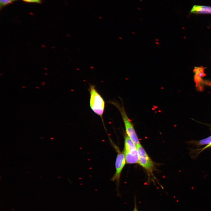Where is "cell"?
Wrapping results in <instances>:
<instances>
[{
	"label": "cell",
	"mask_w": 211,
	"mask_h": 211,
	"mask_svg": "<svg viewBox=\"0 0 211 211\" xmlns=\"http://www.w3.org/2000/svg\"><path fill=\"white\" fill-rule=\"evenodd\" d=\"M17 0H0V8L10 4Z\"/></svg>",
	"instance_id": "ba28073f"
},
{
	"label": "cell",
	"mask_w": 211,
	"mask_h": 211,
	"mask_svg": "<svg viewBox=\"0 0 211 211\" xmlns=\"http://www.w3.org/2000/svg\"><path fill=\"white\" fill-rule=\"evenodd\" d=\"M3 75V74H0V75H1V76H2V75Z\"/></svg>",
	"instance_id": "ac0fdd59"
},
{
	"label": "cell",
	"mask_w": 211,
	"mask_h": 211,
	"mask_svg": "<svg viewBox=\"0 0 211 211\" xmlns=\"http://www.w3.org/2000/svg\"><path fill=\"white\" fill-rule=\"evenodd\" d=\"M135 207H134V209L133 211H138V210L137 209V205H136V201H135Z\"/></svg>",
	"instance_id": "30bf717a"
},
{
	"label": "cell",
	"mask_w": 211,
	"mask_h": 211,
	"mask_svg": "<svg viewBox=\"0 0 211 211\" xmlns=\"http://www.w3.org/2000/svg\"><path fill=\"white\" fill-rule=\"evenodd\" d=\"M190 13L195 14H211V7L206 6L194 5L190 11Z\"/></svg>",
	"instance_id": "8992f818"
},
{
	"label": "cell",
	"mask_w": 211,
	"mask_h": 211,
	"mask_svg": "<svg viewBox=\"0 0 211 211\" xmlns=\"http://www.w3.org/2000/svg\"><path fill=\"white\" fill-rule=\"evenodd\" d=\"M123 152L126 163L133 164L138 163L139 155L137 146L126 133L124 136Z\"/></svg>",
	"instance_id": "3957f363"
},
{
	"label": "cell",
	"mask_w": 211,
	"mask_h": 211,
	"mask_svg": "<svg viewBox=\"0 0 211 211\" xmlns=\"http://www.w3.org/2000/svg\"><path fill=\"white\" fill-rule=\"evenodd\" d=\"M22 87L23 88H26V87H25V86H22Z\"/></svg>",
	"instance_id": "5bb4252c"
},
{
	"label": "cell",
	"mask_w": 211,
	"mask_h": 211,
	"mask_svg": "<svg viewBox=\"0 0 211 211\" xmlns=\"http://www.w3.org/2000/svg\"><path fill=\"white\" fill-rule=\"evenodd\" d=\"M24 2L28 3H34L41 4L42 2L41 0H21Z\"/></svg>",
	"instance_id": "9c48e42d"
},
{
	"label": "cell",
	"mask_w": 211,
	"mask_h": 211,
	"mask_svg": "<svg viewBox=\"0 0 211 211\" xmlns=\"http://www.w3.org/2000/svg\"><path fill=\"white\" fill-rule=\"evenodd\" d=\"M90 105L92 110L102 118L105 106V102L94 85L90 86Z\"/></svg>",
	"instance_id": "7a4b0ae2"
},
{
	"label": "cell",
	"mask_w": 211,
	"mask_h": 211,
	"mask_svg": "<svg viewBox=\"0 0 211 211\" xmlns=\"http://www.w3.org/2000/svg\"><path fill=\"white\" fill-rule=\"evenodd\" d=\"M36 88H37V89H38L40 88L39 87H38V86H36Z\"/></svg>",
	"instance_id": "9a60e30c"
},
{
	"label": "cell",
	"mask_w": 211,
	"mask_h": 211,
	"mask_svg": "<svg viewBox=\"0 0 211 211\" xmlns=\"http://www.w3.org/2000/svg\"><path fill=\"white\" fill-rule=\"evenodd\" d=\"M211 147V144L210 146V147Z\"/></svg>",
	"instance_id": "ffe728a7"
},
{
	"label": "cell",
	"mask_w": 211,
	"mask_h": 211,
	"mask_svg": "<svg viewBox=\"0 0 211 211\" xmlns=\"http://www.w3.org/2000/svg\"><path fill=\"white\" fill-rule=\"evenodd\" d=\"M110 141L112 145L117 152V155L115 162V171L111 178L113 181H115L117 186H118L122 171L126 163L123 152H121L118 147L111 140Z\"/></svg>",
	"instance_id": "277c9868"
},
{
	"label": "cell",
	"mask_w": 211,
	"mask_h": 211,
	"mask_svg": "<svg viewBox=\"0 0 211 211\" xmlns=\"http://www.w3.org/2000/svg\"><path fill=\"white\" fill-rule=\"evenodd\" d=\"M42 83H43V84H45V82H43Z\"/></svg>",
	"instance_id": "d6986e66"
},
{
	"label": "cell",
	"mask_w": 211,
	"mask_h": 211,
	"mask_svg": "<svg viewBox=\"0 0 211 211\" xmlns=\"http://www.w3.org/2000/svg\"><path fill=\"white\" fill-rule=\"evenodd\" d=\"M136 146L139 155L138 163L148 173H152L154 168L153 162L140 144Z\"/></svg>",
	"instance_id": "5b68a950"
},
{
	"label": "cell",
	"mask_w": 211,
	"mask_h": 211,
	"mask_svg": "<svg viewBox=\"0 0 211 211\" xmlns=\"http://www.w3.org/2000/svg\"><path fill=\"white\" fill-rule=\"evenodd\" d=\"M42 85H45V84H43V83H42Z\"/></svg>",
	"instance_id": "2e32d148"
},
{
	"label": "cell",
	"mask_w": 211,
	"mask_h": 211,
	"mask_svg": "<svg viewBox=\"0 0 211 211\" xmlns=\"http://www.w3.org/2000/svg\"><path fill=\"white\" fill-rule=\"evenodd\" d=\"M45 75H48V74L47 73H45Z\"/></svg>",
	"instance_id": "4fadbf2b"
},
{
	"label": "cell",
	"mask_w": 211,
	"mask_h": 211,
	"mask_svg": "<svg viewBox=\"0 0 211 211\" xmlns=\"http://www.w3.org/2000/svg\"><path fill=\"white\" fill-rule=\"evenodd\" d=\"M52 48H53V49H54V48H55V47H52Z\"/></svg>",
	"instance_id": "e0dca14e"
},
{
	"label": "cell",
	"mask_w": 211,
	"mask_h": 211,
	"mask_svg": "<svg viewBox=\"0 0 211 211\" xmlns=\"http://www.w3.org/2000/svg\"><path fill=\"white\" fill-rule=\"evenodd\" d=\"M197 146H200L207 145L203 149V150L207 148L211 144V135L204 139L196 142L194 143Z\"/></svg>",
	"instance_id": "52a82bcc"
},
{
	"label": "cell",
	"mask_w": 211,
	"mask_h": 211,
	"mask_svg": "<svg viewBox=\"0 0 211 211\" xmlns=\"http://www.w3.org/2000/svg\"><path fill=\"white\" fill-rule=\"evenodd\" d=\"M44 69H45V70H48V69L47 68H44Z\"/></svg>",
	"instance_id": "7c38bea8"
},
{
	"label": "cell",
	"mask_w": 211,
	"mask_h": 211,
	"mask_svg": "<svg viewBox=\"0 0 211 211\" xmlns=\"http://www.w3.org/2000/svg\"><path fill=\"white\" fill-rule=\"evenodd\" d=\"M110 103L115 105L119 111L124 124L126 134L136 145L140 144L134 125L128 117L123 106H120L115 101H110Z\"/></svg>",
	"instance_id": "6da1fadb"
},
{
	"label": "cell",
	"mask_w": 211,
	"mask_h": 211,
	"mask_svg": "<svg viewBox=\"0 0 211 211\" xmlns=\"http://www.w3.org/2000/svg\"><path fill=\"white\" fill-rule=\"evenodd\" d=\"M42 47H46V46H45V45H42Z\"/></svg>",
	"instance_id": "8fae6325"
}]
</instances>
